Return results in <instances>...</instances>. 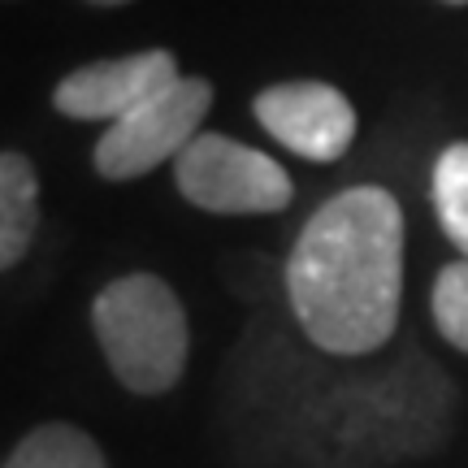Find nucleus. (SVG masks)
Wrapping results in <instances>:
<instances>
[{
    "instance_id": "10",
    "label": "nucleus",
    "mask_w": 468,
    "mask_h": 468,
    "mask_svg": "<svg viewBox=\"0 0 468 468\" xmlns=\"http://www.w3.org/2000/svg\"><path fill=\"white\" fill-rule=\"evenodd\" d=\"M434 213L442 221V234L468 261V144L442 148L434 161Z\"/></svg>"
},
{
    "instance_id": "12",
    "label": "nucleus",
    "mask_w": 468,
    "mask_h": 468,
    "mask_svg": "<svg viewBox=\"0 0 468 468\" xmlns=\"http://www.w3.org/2000/svg\"><path fill=\"white\" fill-rule=\"evenodd\" d=\"M87 5H101V9H117V5H131V0H87Z\"/></svg>"
},
{
    "instance_id": "13",
    "label": "nucleus",
    "mask_w": 468,
    "mask_h": 468,
    "mask_svg": "<svg viewBox=\"0 0 468 468\" xmlns=\"http://www.w3.org/2000/svg\"><path fill=\"white\" fill-rule=\"evenodd\" d=\"M442 5H468V0H442Z\"/></svg>"
},
{
    "instance_id": "8",
    "label": "nucleus",
    "mask_w": 468,
    "mask_h": 468,
    "mask_svg": "<svg viewBox=\"0 0 468 468\" xmlns=\"http://www.w3.org/2000/svg\"><path fill=\"white\" fill-rule=\"evenodd\" d=\"M39 230V178L22 152L0 156V265L14 269Z\"/></svg>"
},
{
    "instance_id": "11",
    "label": "nucleus",
    "mask_w": 468,
    "mask_h": 468,
    "mask_svg": "<svg viewBox=\"0 0 468 468\" xmlns=\"http://www.w3.org/2000/svg\"><path fill=\"white\" fill-rule=\"evenodd\" d=\"M430 313H434L438 335L447 338L452 347L468 351V261H452L442 265V273L434 278L430 291Z\"/></svg>"
},
{
    "instance_id": "7",
    "label": "nucleus",
    "mask_w": 468,
    "mask_h": 468,
    "mask_svg": "<svg viewBox=\"0 0 468 468\" xmlns=\"http://www.w3.org/2000/svg\"><path fill=\"white\" fill-rule=\"evenodd\" d=\"M178 61L165 48H144L131 57H109L91 66L69 69L52 91V109L74 122H122L139 104L161 96L169 83H178Z\"/></svg>"
},
{
    "instance_id": "6",
    "label": "nucleus",
    "mask_w": 468,
    "mask_h": 468,
    "mask_svg": "<svg viewBox=\"0 0 468 468\" xmlns=\"http://www.w3.org/2000/svg\"><path fill=\"white\" fill-rule=\"evenodd\" d=\"M251 113L282 148H291L303 161H321L330 165L356 139V109L351 101L330 83L317 79H295V83H273L265 87Z\"/></svg>"
},
{
    "instance_id": "5",
    "label": "nucleus",
    "mask_w": 468,
    "mask_h": 468,
    "mask_svg": "<svg viewBox=\"0 0 468 468\" xmlns=\"http://www.w3.org/2000/svg\"><path fill=\"white\" fill-rule=\"evenodd\" d=\"M213 109V83L183 74L169 83L161 96L139 104L134 113L113 122L96 144V174L109 183H131L144 178L165 161H178L186 144L200 134V122Z\"/></svg>"
},
{
    "instance_id": "1",
    "label": "nucleus",
    "mask_w": 468,
    "mask_h": 468,
    "mask_svg": "<svg viewBox=\"0 0 468 468\" xmlns=\"http://www.w3.org/2000/svg\"><path fill=\"white\" fill-rule=\"evenodd\" d=\"M286 300L325 356L382 351L403 303L399 200L386 186H347L321 204L286 256Z\"/></svg>"
},
{
    "instance_id": "4",
    "label": "nucleus",
    "mask_w": 468,
    "mask_h": 468,
    "mask_svg": "<svg viewBox=\"0 0 468 468\" xmlns=\"http://www.w3.org/2000/svg\"><path fill=\"white\" fill-rule=\"evenodd\" d=\"M174 183L183 191V200L221 218L282 213L295 196L286 169L273 156L226 134H196L174 161Z\"/></svg>"
},
{
    "instance_id": "2",
    "label": "nucleus",
    "mask_w": 468,
    "mask_h": 468,
    "mask_svg": "<svg viewBox=\"0 0 468 468\" xmlns=\"http://www.w3.org/2000/svg\"><path fill=\"white\" fill-rule=\"evenodd\" d=\"M455 386L417 347L403 365L347 378L335 399H317L303 430V468H382L425 455L447 438Z\"/></svg>"
},
{
    "instance_id": "9",
    "label": "nucleus",
    "mask_w": 468,
    "mask_h": 468,
    "mask_svg": "<svg viewBox=\"0 0 468 468\" xmlns=\"http://www.w3.org/2000/svg\"><path fill=\"white\" fill-rule=\"evenodd\" d=\"M5 468H109L104 464V452L96 447V438H87L83 430L74 425H39L17 442Z\"/></svg>"
},
{
    "instance_id": "3",
    "label": "nucleus",
    "mask_w": 468,
    "mask_h": 468,
    "mask_svg": "<svg viewBox=\"0 0 468 468\" xmlns=\"http://www.w3.org/2000/svg\"><path fill=\"white\" fill-rule=\"evenodd\" d=\"M91 325L113 378L131 395H165L178 386L191 351L183 300L156 273H126L91 303Z\"/></svg>"
}]
</instances>
